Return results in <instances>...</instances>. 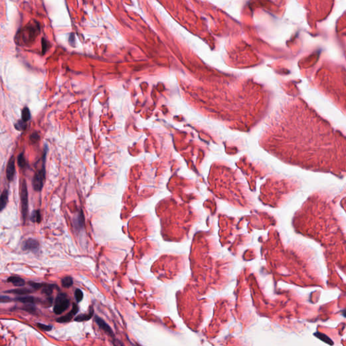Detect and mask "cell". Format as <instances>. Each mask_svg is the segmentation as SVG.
Listing matches in <instances>:
<instances>
[{
    "instance_id": "2e32d148",
    "label": "cell",
    "mask_w": 346,
    "mask_h": 346,
    "mask_svg": "<svg viewBox=\"0 0 346 346\" xmlns=\"http://www.w3.org/2000/svg\"><path fill=\"white\" fill-rule=\"evenodd\" d=\"M31 112H30V110L28 108L25 107L24 108H23V111H22V120H23L24 122H27V121H29V120L31 119Z\"/></svg>"
},
{
    "instance_id": "ffe728a7",
    "label": "cell",
    "mask_w": 346,
    "mask_h": 346,
    "mask_svg": "<svg viewBox=\"0 0 346 346\" xmlns=\"http://www.w3.org/2000/svg\"><path fill=\"white\" fill-rule=\"evenodd\" d=\"M75 298L76 302H80L83 299V292L80 289H76L75 291Z\"/></svg>"
},
{
    "instance_id": "8fae6325",
    "label": "cell",
    "mask_w": 346,
    "mask_h": 346,
    "mask_svg": "<svg viewBox=\"0 0 346 346\" xmlns=\"http://www.w3.org/2000/svg\"><path fill=\"white\" fill-rule=\"evenodd\" d=\"M6 292L10 293L16 294V295H27V294L32 293V291L31 290H29V289H27V288H18V289H14V290L6 291Z\"/></svg>"
},
{
    "instance_id": "d4e9b609",
    "label": "cell",
    "mask_w": 346,
    "mask_h": 346,
    "mask_svg": "<svg viewBox=\"0 0 346 346\" xmlns=\"http://www.w3.org/2000/svg\"><path fill=\"white\" fill-rule=\"evenodd\" d=\"M30 139L31 141L33 143H36L38 141V140L39 139V135L37 133H33L31 135V137H30Z\"/></svg>"
},
{
    "instance_id": "7c38bea8",
    "label": "cell",
    "mask_w": 346,
    "mask_h": 346,
    "mask_svg": "<svg viewBox=\"0 0 346 346\" xmlns=\"http://www.w3.org/2000/svg\"><path fill=\"white\" fill-rule=\"evenodd\" d=\"M93 315V310L91 309L90 312L88 314H80L76 316L75 318V320L76 322H84V321H86L90 320L91 317Z\"/></svg>"
},
{
    "instance_id": "83f0119b",
    "label": "cell",
    "mask_w": 346,
    "mask_h": 346,
    "mask_svg": "<svg viewBox=\"0 0 346 346\" xmlns=\"http://www.w3.org/2000/svg\"><path fill=\"white\" fill-rule=\"evenodd\" d=\"M114 346H125L118 339H115L114 341Z\"/></svg>"
},
{
    "instance_id": "277c9868",
    "label": "cell",
    "mask_w": 346,
    "mask_h": 346,
    "mask_svg": "<svg viewBox=\"0 0 346 346\" xmlns=\"http://www.w3.org/2000/svg\"><path fill=\"white\" fill-rule=\"evenodd\" d=\"M78 306L77 304H76V303H74L73 304V308H72V310L70 311V312H69L67 314L62 316V317L57 318L56 321L58 323H65L70 322V321L73 319L74 316H75L76 314L78 313Z\"/></svg>"
},
{
    "instance_id": "d6986e66",
    "label": "cell",
    "mask_w": 346,
    "mask_h": 346,
    "mask_svg": "<svg viewBox=\"0 0 346 346\" xmlns=\"http://www.w3.org/2000/svg\"><path fill=\"white\" fill-rule=\"evenodd\" d=\"M17 162H18V166L21 168V169H24V167H26V162L23 154H20L18 158H17Z\"/></svg>"
},
{
    "instance_id": "7a4b0ae2",
    "label": "cell",
    "mask_w": 346,
    "mask_h": 346,
    "mask_svg": "<svg viewBox=\"0 0 346 346\" xmlns=\"http://www.w3.org/2000/svg\"><path fill=\"white\" fill-rule=\"evenodd\" d=\"M45 155L46 152H45V156H44L43 164H42V167L41 170L37 172L34 174V176L33 179V187L34 191H41L42 189H43L44 181L45 179Z\"/></svg>"
},
{
    "instance_id": "52a82bcc",
    "label": "cell",
    "mask_w": 346,
    "mask_h": 346,
    "mask_svg": "<svg viewBox=\"0 0 346 346\" xmlns=\"http://www.w3.org/2000/svg\"><path fill=\"white\" fill-rule=\"evenodd\" d=\"M39 248V242L34 239H29L23 242L22 249L24 251H34Z\"/></svg>"
},
{
    "instance_id": "30bf717a",
    "label": "cell",
    "mask_w": 346,
    "mask_h": 346,
    "mask_svg": "<svg viewBox=\"0 0 346 346\" xmlns=\"http://www.w3.org/2000/svg\"><path fill=\"white\" fill-rule=\"evenodd\" d=\"M8 201V190L5 189L1 193V196H0V208L1 210H3L6 206L7 203Z\"/></svg>"
},
{
    "instance_id": "cb8c5ba5",
    "label": "cell",
    "mask_w": 346,
    "mask_h": 346,
    "mask_svg": "<svg viewBox=\"0 0 346 346\" xmlns=\"http://www.w3.org/2000/svg\"><path fill=\"white\" fill-rule=\"evenodd\" d=\"M15 127H16V129H18V130H24V129H25V128H26L25 122H24V121L23 120H18V122H17L16 123Z\"/></svg>"
},
{
    "instance_id": "8992f818",
    "label": "cell",
    "mask_w": 346,
    "mask_h": 346,
    "mask_svg": "<svg viewBox=\"0 0 346 346\" xmlns=\"http://www.w3.org/2000/svg\"><path fill=\"white\" fill-rule=\"evenodd\" d=\"M16 173L15 169V159L14 157H12L10 159L6 168V177L9 181H12L13 180L14 175Z\"/></svg>"
},
{
    "instance_id": "ba28073f",
    "label": "cell",
    "mask_w": 346,
    "mask_h": 346,
    "mask_svg": "<svg viewBox=\"0 0 346 346\" xmlns=\"http://www.w3.org/2000/svg\"><path fill=\"white\" fill-rule=\"evenodd\" d=\"M84 224H85V217H84L83 212L82 210H81L77 215V216L74 220V224H75V229L79 231L81 229L83 228Z\"/></svg>"
},
{
    "instance_id": "9a60e30c",
    "label": "cell",
    "mask_w": 346,
    "mask_h": 346,
    "mask_svg": "<svg viewBox=\"0 0 346 346\" xmlns=\"http://www.w3.org/2000/svg\"><path fill=\"white\" fill-rule=\"evenodd\" d=\"M62 285L65 288H68L73 285V279L71 276H65L61 281Z\"/></svg>"
},
{
    "instance_id": "9c48e42d",
    "label": "cell",
    "mask_w": 346,
    "mask_h": 346,
    "mask_svg": "<svg viewBox=\"0 0 346 346\" xmlns=\"http://www.w3.org/2000/svg\"><path fill=\"white\" fill-rule=\"evenodd\" d=\"M7 281H8V282L11 283L14 286L16 287H23L25 285V281H24V279L17 276H10Z\"/></svg>"
},
{
    "instance_id": "5bb4252c",
    "label": "cell",
    "mask_w": 346,
    "mask_h": 346,
    "mask_svg": "<svg viewBox=\"0 0 346 346\" xmlns=\"http://www.w3.org/2000/svg\"><path fill=\"white\" fill-rule=\"evenodd\" d=\"M314 335L316 336V337H318V339H320L322 340L323 342L328 343V344L333 345V342H332V340H331L327 335L323 334V333H315L314 334Z\"/></svg>"
},
{
    "instance_id": "4316f807",
    "label": "cell",
    "mask_w": 346,
    "mask_h": 346,
    "mask_svg": "<svg viewBox=\"0 0 346 346\" xmlns=\"http://www.w3.org/2000/svg\"><path fill=\"white\" fill-rule=\"evenodd\" d=\"M11 300H12L11 298L8 297V296L1 295V297H0V301H1V303H6L8 302V301H10Z\"/></svg>"
},
{
    "instance_id": "f1b7e54d",
    "label": "cell",
    "mask_w": 346,
    "mask_h": 346,
    "mask_svg": "<svg viewBox=\"0 0 346 346\" xmlns=\"http://www.w3.org/2000/svg\"><path fill=\"white\" fill-rule=\"evenodd\" d=\"M343 316H345V317H346V310H345V311H343Z\"/></svg>"
},
{
    "instance_id": "3957f363",
    "label": "cell",
    "mask_w": 346,
    "mask_h": 346,
    "mask_svg": "<svg viewBox=\"0 0 346 346\" xmlns=\"http://www.w3.org/2000/svg\"><path fill=\"white\" fill-rule=\"evenodd\" d=\"M21 212L22 216L24 222L26 221L28 215L29 207V198H28V189L25 180H23L21 185Z\"/></svg>"
},
{
    "instance_id": "6da1fadb",
    "label": "cell",
    "mask_w": 346,
    "mask_h": 346,
    "mask_svg": "<svg viewBox=\"0 0 346 346\" xmlns=\"http://www.w3.org/2000/svg\"><path fill=\"white\" fill-rule=\"evenodd\" d=\"M70 305V301L67 295L60 293L57 295L54 306V312L56 314H61L67 310Z\"/></svg>"
},
{
    "instance_id": "7402d4cb",
    "label": "cell",
    "mask_w": 346,
    "mask_h": 346,
    "mask_svg": "<svg viewBox=\"0 0 346 346\" xmlns=\"http://www.w3.org/2000/svg\"><path fill=\"white\" fill-rule=\"evenodd\" d=\"M37 327L39 328H40L41 330L42 331H49L52 329L53 327L51 325H45V324H42V323H37Z\"/></svg>"
},
{
    "instance_id": "4fadbf2b",
    "label": "cell",
    "mask_w": 346,
    "mask_h": 346,
    "mask_svg": "<svg viewBox=\"0 0 346 346\" xmlns=\"http://www.w3.org/2000/svg\"><path fill=\"white\" fill-rule=\"evenodd\" d=\"M15 300L21 303H25V304H28V303L33 304V303H34L37 301V300L35 298L32 297V296H23V297L16 298Z\"/></svg>"
},
{
    "instance_id": "5b68a950",
    "label": "cell",
    "mask_w": 346,
    "mask_h": 346,
    "mask_svg": "<svg viewBox=\"0 0 346 346\" xmlns=\"http://www.w3.org/2000/svg\"><path fill=\"white\" fill-rule=\"evenodd\" d=\"M95 321L97 323L98 327H100L101 329L103 330L105 333H107L110 336L114 335V332L112 329V328L110 327V325L106 322L104 320H103L102 318L99 317L98 316H95Z\"/></svg>"
},
{
    "instance_id": "603a6c76",
    "label": "cell",
    "mask_w": 346,
    "mask_h": 346,
    "mask_svg": "<svg viewBox=\"0 0 346 346\" xmlns=\"http://www.w3.org/2000/svg\"><path fill=\"white\" fill-rule=\"evenodd\" d=\"M29 285H30L31 287H33L34 290H37L41 288H43L44 285H45V284L41 283H35V282H33V281H30V282H29Z\"/></svg>"
},
{
    "instance_id": "ac0fdd59",
    "label": "cell",
    "mask_w": 346,
    "mask_h": 346,
    "mask_svg": "<svg viewBox=\"0 0 346 346\" xmlns=\"http://www.w3.org/2000/svg\"><path fill=\"white\" fill-rule=\"evenodd\" d=\"M55 287L54 285H44L42 290V293L45 294L47 295H50L53 292V290Z\"/></svg>"
},
{
    "instance_id": "44dd1931",
    "label": "cell",
    "mask_w": 346,
    "mask_h": 346,
    "mask_svg": "<svg viewBox=\"0 0 346 346\" xmlns=\"http://www.w3.org/2000/svg\"><path fill=\"white\" fill-rule=\"evenodd\" d=\"M23 310H24L26 312L34 313L36 311V307L33 304L31 303H28V304H25L23 307Z\"/></svg>"
},
{
    "instance_id": "484cf974",
    "label": "cell",
    "mask_w": 346,
    "mask_h": 346,
    "mask_svg": "<svg viewBox=\"0 0 346 346\" xmlns=\"http://www.w3.org/2000/svg\"><path fill=\"white\" fill-rule=\"evenodd\" d=\"M48 48V41H46L45 39H42V49H43V53L44 54Z\"/></svg>"
},
{
    "instance_id": "e0dca14e",
    "label": "cell",
    "mask_w": 346,
    "mask_h": 346,
    "mask_svg": "<svg viewBox=\"0 0 346 346\" xmlns=\"http://www.w3.org/2000/svg\"><path fill=\"white\" fill-rule=\"evenodd\" d=\"M31 221H33L34 222H41V213H40V211L39 210H35L34 211L33 213H32V215L31 216Z\"/></svg>"
}]
</instances>
